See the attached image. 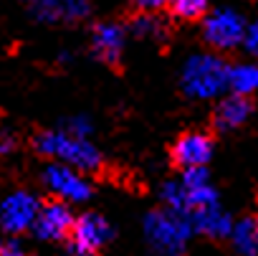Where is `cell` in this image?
Wrapping results in <instances>:
<instances>
[{
	"instance_id": "cell-8",
	"label": "cell",
	"mask_w": 258,
	"mask_h": 256,
	"mask_svg": "<svg viewBox=\"0 0 258 256\" xmlns=\"http://www.w3.org/2000/svg\"><path fill=\"white\" fill-rule=\"evenodd\" d=\"M74 223H76V218H74L71 208L53 198V200L41 203V211H38L36 223H33L31 231L41 241H63V238L71 236Z\"/></svg>"
},
{
	"instance_id": "cell-21",
	"label": "cell",
	"mask_w": 258,
	"mask_h": 256,
	"mask_svg": "<svg viewBox=\"0 0 258 256\" xmlns=\"http://www.w3.org/2000/svg\"><path fill=\"white\" fill-rule=\"evenodd\" d=\"M0 256H31V253H26L18 241H6L0 243Z\"/></svg>"
},
{
	"instance_id": "cell-3",
	"label": "cell",
	"mask_w": 258,
	"mask_h": 256,
	"mask_svg": "<svg viewBox=\"0 0 258 256\" xmlns=\"http://www.w3.org/2000/svg\"><path fill=\"white\" fill-rule=\"evenodd\" d=\"M230 66L218 54H195L185 61L180 84L192 99H215L228 89Z\"/></svg>"
},
{
	"instance_id": "cell-22",
	"label": "cell",
	"mask_w": 258,
	"mask_h": 256,
	"mask_svg": "<svg viewBox=\"0 0 258 256\" xmlns=\"http://www.w3.org/2000/svg\"><path fill=\"white\" fill-rule=\"evenodd\" d=\"M162 8H165L162 0H142V3H137V6H135V11H137V13H160Z\"/></svg>"
},
{
	"instance_id": "cell-23",
	"label": "cell",
	"mask_w": 258,
	"mask_h": 256,
	"mask_svg": "<svg viewBox=\"0 0 258 256\" xmlns=\"http://www.w3.org/2000/svg\"><path fill=\"white\" fill-rule=\"evenodd\" d=\"M13 147H16V137H13L11 132H3V130H0V158H3V155H11Z\"/></svg>"
},
{
	"instance_id": "cell-4",
	"label": "cell",
	"mask_w": 258,
	"mask_h": 256,
	"mask_svg": "<svg viewBox=\"0 0 258 256\" xmlns=\"http://www.w3.org/2000/svg\"><path fill=\"white\" fill-rule=\"evenodd\" d=\"M245 28V18L233 8H213L203 18V38L215 51H233L243 46Z\"/></svg>"
},
{
	"instance_id": "cell-6",
	"label": "cell",
	"mask_w": 258,
	"mask_h": 256,
	"mask_svg": "<svg viewBox=\"0 0 258 256\" xmlns=\"http://www.w3.org/2000/svg\"><path fill=\"white\" fill-rule=\"evenodd\" d=\"M41 203L33 193L28 190H13L0 200V231L11 236L31 231L36 223V216L41 211Z\"/></svg>"
},
{
	"instance_id": "cell-5",
	"label": "cell",
	"mask_w": 258,
	"mask_h": 256,
	"mask_svg": "<svg viewBox=\"0 0 258 256\" xmlns=\"http://www.w3.org/2000/svg\"><path fill=\"white\" fill-rule=\"evenodd\" d=\"M114 231L109 226V221L99 213H84L76 218L74 231L69 236V256H96L109 241H111Z\"/></svg>"
},
{
	"instance_id": "cell-14",
	"label": "cell",
	"mask_w": 258,
	"mask_h": 256,
	"mask_svg": "<svg viewBox=\"0 0 258 256\" xmlns=\"http://www.w3.org/2000/svg\"><path fill=\"white\" fill-rule=\"evenodd\" d=\"M230 241L238 256H258V218L245 216L235 221Z\"/></svg>"
},
{
	"instance_id": "cell-20",
	"label": "cell",
	"mask_w": 258,
	"mask_h": 256,
	"mask_svg": "<svg viewBox=\"0 0 258 256\" xmlns=\"http://www.w3.org/2000/svg\"><path fill=\"white\" fill-rule=\"evenodd\" d=\"M243 48H245L253 59H258V21H250V23H248L245 38H243Z\"/></svg>"
},
{
	"instance_id": "cell-7",
	"label": "cell",
	"mask_w": 258,
	"mask_h": 256,
	"mask_svg": "<svg viewBox=\"0 0 258 256\" xmlns=\"http://www.w3.org/2000/svg\"><path fill=\"white\" fill-rule=\"evenodd\" d=\"M43 185L56 195L61 203H86L91 198V183L74 168L51 163L43 168Z\"/></svg>"
},
{
	"instance_id": "cell-2",
	"label": "cell",
	"mask_w": 258,
	"mask_h": 256,
	"mask_svg": "<svg viewBox=\"0 0 258 256\" xmlns=\"http://www.w3.org/2000/svg\"><path fill=\"white\" fill-rule=\"evenodd\" d=\"M142 231H145V241L155 256H182L190 243V236H192L190 221L167 208L150 211L145 216Z\"/></svg>"
},
{
	"instance_id": "cell-12",
	"label": "cell",
	"mask_w": 258,
	"mask_h": 256,
	"mask_svg": "<svg viewBox=\"0 0 258 256\" xmlns=\"http://www.w3.org/2000/svg\"><path fill=\"white\" fill-rule=\"evenodd\" d=\"M187 221L192 226V233H203V236H210V238H230L233 226H235V218L223 206L198 211V213L187 216Z\"/></svg>"
},
{
	"instance_id": "cell-11",
	"label": "cell",
	"mask_w": 258,
	"mask_h": 256,
	"mask_svg": "<svg viewBox=\"0 0 258 256\" xmlns=\"http://www.w3.org/2000/svg\"><path fill=\"white\" fill-rule=\"evenodd\" d=\"M126 46V28L119 23H99L91 31V51L96 54V59H101L104 64H119L121 54Z\"/></svg>"
},
{
	"instance_id": "cell-1",
	"label": "cell",
	"mask_w": 258,
	"mask_h": 256,
	"mask_svg": "<svg viewBox=\"0 0 258 256\" xmlns=\"http://www.w3.org/2000/svg\"><path fill=\"white\" fill-rule=\"evenodd\" d=\"M36 150L58 165L74 168L79 173H94L101 168V152L91 140H79L63 130H46L36 137Z\"/></svg>"
},
{
	"instance_id": "cell-15",
	"label": "cell",
	"mask_w": 258,
	"mask_h": 256,
	"mask_svg": "<svg viewBox=\"0 0 258 256\" xmlns=\"http://www.w3.org/2000/svg\"><path fill=\"white\" fill-rule=\"evenodd\" d=\"M228 89L238 96H250L258 91V61L250 64H238L230 66V76H228Z\"/></svg>"
},
{
	"instance_id": "cell-17",
	"label": "cell",
	"mask_w": 258,
	"mask_h": 256,
	"mask_svg": "<svg viewBox=\"0 0 258 256\" xmlns=\"http://www.w3.org/2000/svg\"><path fill=\"white\" fill-rule=\"evenodd\" d=\"M167 11L177 21H203L210 13V6L205 0H177V3L167 6Z\"/></svg>"
},
{
	"instance_id": "cell-16",
	"label": "cell",
	"mask_w": 258,
	"mask_h": 256,
	"mask_svg": "<svg viewBox=\"0 0 258 256\" xmlns=\"http://www.w3.org/2000/svg\"><path fill=\"white\" fill-rule=\"evenodd\" d=\"M129 31H132L137 38H150V41H160L167 36V21L160 13H137L129 21Z\"/></svg>"
},
{
	"instance_id": "cell-19",
	"label": "cell",
	"mask_w": 258,
	"mask_h": 256,
	"mask_svg": "<svg viewBox=\"0 0 258 256\" xmlns=\"http://www.w3.org/2000/svg\"><path fill=\"white\" fill-rule=\"evenodd\" d=\"M180 180L187 188H200V185H208L210 183V173H208V168H192V170H182Z\"/></svg>"
},
{
	"instance_id": "cell-10",
	"label": "cell",
	"mask_w": 258,
	"mask_h": 256,
	"mask_svg": "<svg viewBox=\"0 0 258 256\" xmlns=\"http://www.w3.org/2000/svg\"><path fill=\"white\" fill-rule=\"evenodd\" d=\"M213 158V137L205 132H187L172 145V160L182 170L208 168Z\"/></svg>"
},
{
	"instance_id": "cell-18",
	"label": "cell",
	"mask_w": 258,
	"mask_h": 256,
	"mask_svg": "<svg viewBox=\"0 0 258 256\" xmlns=\"http://www.w3.org/2000/svg\"><path fill=\"white\" fill-rule=\"evenodd\" d=\"M58 130H63L66 135H71V137H79V140H89L91 137V119L89 117H84V114H76V117H69V119H63V124L58 127Z\"/></svg>"
},
{
	"instance_id": "cell-13",
	"label": "cell",
	"mask_w": 258,
	"mask_h": 256,
	"mask_svg": "<svg viewBox=\"0 0 258 256\" xmlns=\"http://www.w3.org/2000/svg\"><path fill=\"white\" fill-rule=\"evenodd\" d=\"M250 112H253L250 99L238 96V94H230V96H225V99L215 107V112H213V124H215V130H220V132H233V130H238L240 124L248 122Z\"/></svg>"
},
{
	"instance_id": "cell-9",
	"label": "cell",
	"mask_w": 258,
	"mask_h": 256,
	"mask_svg": "<svg viewBox=\"0 0 258 256\" xmlns=\"http://www.w3.org/2000/svg\"><path fill=\"white\" fill-rule=\"evenodd\" d=\"M36 23H76L91 16V6L84 0H38L28 8Z\"/></svg>"
}]
</instances>
